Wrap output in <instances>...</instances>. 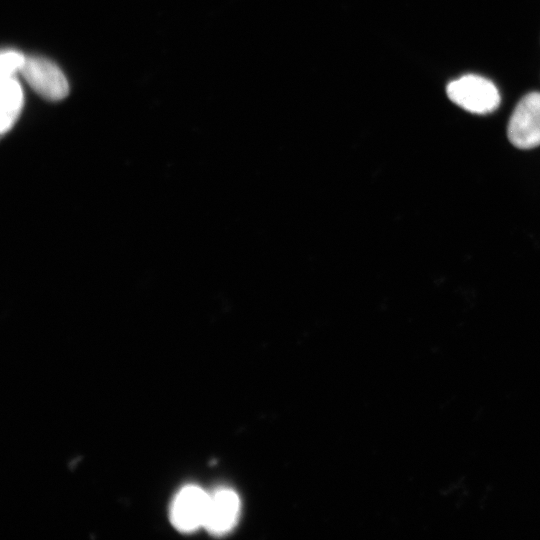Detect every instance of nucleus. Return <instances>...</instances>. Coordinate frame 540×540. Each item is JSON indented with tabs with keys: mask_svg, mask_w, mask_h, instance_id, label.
Instances as JSON below:
<instances>
[{
	"mask_svg": "<svg viewBox=\"0 0 540 540\" xmlns=\"http://www.w3.org/2000/svg\"><path fill=\"white\" fill-rule=\"evenodd\" d=\"M449 99L462 109L475 114H488L500 104V94L492 81L468 74L448 83Z\"/></svg>",
	"mask_w": 540,
	"mask_h": 540,
	"instance_id": "f257e3e1",
	"label": "nucleus"
},
{
	"mask_svg": "<svg viewBox=\"0 0 540 540\" xmlns=\"http://www.w3.org/2000/svg\"><path fill=\"white\" fill-rule=\"evenodd\" d=\"M507 136L520 149L540 145V92H531L518 102L508 122Z\"/></svg>",
	"mask_w": 540,
	"mask_h": 540,
	"instance_id": "f03ea898",
	"label": "nucleus"
},
{
	"mask_svg": "<svg viewBox=\"0 0 540 540\" xmlns=\"http://www.w3.org/2000/svg\"><path fill=\"white\" fill-rule=\"evenodd\" d=\"M20 73L43 98L58 101L69 92L68 81L60 68L40 56H26Z\"/></svg>",
	"mask_w": 540,
	"mask_h": 540,
	"instance_id": "7ed1b4c3",
	"label": "nucleus"
},
{
	"mask_svg": "<svg viewBox=\"0 0 540 540\" xmlns=\"http://www.w3.org/2000/svg\"><path fill=\"white\" fill-rule=\"evenodd\" d=\"M209 493L187 485L175 495L170 506V520L181 532H193L204 526Z\"/></svg>",
	"mask_w": 540,
	"mask_h": 540,
	"instance_id": "20e7f679",
	"label": "nucleus"
},
{
	"mask_svg": "<svg viewBox=\"0 0 540 540\" xmlns=\"http://www.w3.org/2000/svg\"><path fill=\"white\" fill-rule=\"evenodd\" d=\"M240 513L238 495L229 488L209 493L204 528L215 535L229 532L237 523Z\"/></svg>",
	"mask_w": 540,
	"mask_h": 540,
	"instance_id": "39448f33",
	"label": "nucleus"
},
{
	"mask_svg": "<svg viewBox=\"0 0 540 540\" xmlns=\"http://www.w3.org/2000/svg\"><path fill=\"white\" fill-rule=\"evenodd\" d=\"M24 103L22 87L15 76L1 78V133L8 132L20 115Z\"/></svg>",
	"mask_w": 540,
	"mask_h": 540,
	"instance_id": "423d86ee",
	"label": "nucleus"
},
{
	"mask_svg": "<svg viewBox=\"0 0 540 540\" xmlns=\"http://www.w3.org/2000/svg\"><path fill=\"white\" fill-rule=\"evenodd\" d=\"M26 56L16 50L6 49L1 52L0 57V76L7 78L15 76L20 72Z\"/></svg>",
	"mask_w": 540,
	"mask_h": 540,
	"instance_id": "0eeeda50",
	"label": "nucleus"
}]
</instances>
